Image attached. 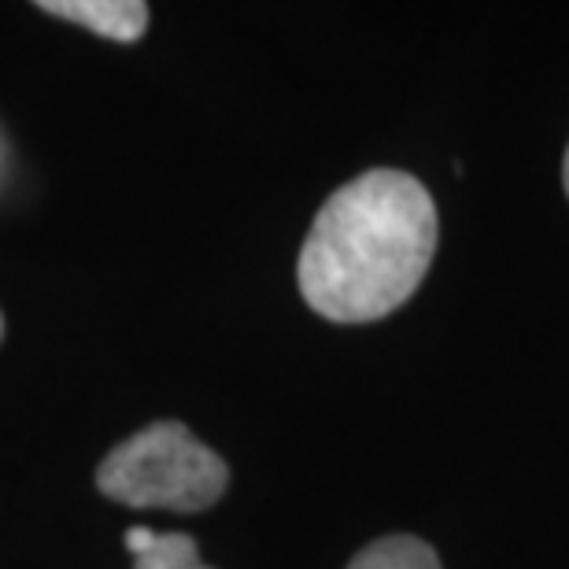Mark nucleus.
<instances>
[{
  "label": "nucleus",
  "mask_w": 569,
  "mask_h": 569,
  "mask_svg": "<svg viewBox=\"0 0 569 569\" xmlns=\"http://www.w3.org/2000/svg\"><path fill=\"white\" fill-rule=\"evenodd\" d=\"M0 337H4V318H0Z\"/></svg>",
  "instance_id": "nucleus-7"
},
{
  "label": "nucleus",
  "mask_w": 569,
  "mask_h": 569,
  "mask_svg": "<svg viewBox=\"0 0 569 569\" xmlns=\"http://www.w3.org/2000/svg\"><path fill=\"white\" fill-rule=\"evenodd\" d=\"M38 8L122 44L138 41L148 30V4L141 0H41Z\"/></svg>",
  "instance_id": "nucleus-3"
},
{
  "label": "nucleus",
  "mask_w": 569,
  "mask_h": 569,
  "mask_svg": "<svg viewBox=\"0 0 569 569\" xmlns=\"http://www.w3.org/2000/svg\"><path fill=\"white\" fill-rule=\"evenodd\" d=\"M133 569H211L200 562L197 540L189 532H156L152 543L133 555Z\"/></svg>",
  "instance_id": "nucleus-5"
},
{
  "label": "nucleus",
  "mask_w": 569,
  "mask_h": 569,
  "mask_svg": "<svg viewBox=\"0 0 569 569\" xmlns=\"http://www.w3.org/2000/svg\"><path fill=\"white\" fill-rule=\"evenodd\" d=\"M230 481L226 462L181 422L144 426L100 462L97 488L122 507L208 510Z\"/></svg>",
  "instance_id": "nucleus-2"
},
{
  "label": "nucleus",
  "mask_w": 569,
  "mask_h": 569,
  "mask_svg": "<svg viewBox=\"0 0 569 569\" xmlns=\"http://www.w3.org/2000/svg\"><path fill=\"white\" fill-rule=\"evenodd\" d=\"M437 252V203L407 170H367L340 186L303 241V300L329 322H378L422 284Z\"/></svg>",
  "instance_id": "nucleus-1"
},
{
  "label": "nucleus",
  "mask_w": 569,
  "mask_h": 569,
  "mask_svg": "<svg viewBox=\"0 0 569 569\" xmlns=\"http://www.w3.org/2000/svg\"><path fill=\"white\" fill-rule=\"evenodd\" d=\"M562 181H566V192H569V148H566V167H562Z\"/></svg>",
  "instance_id": "nucleus-6"
},
{
  "label": "nucleus",
  "mask_w": 569,
  "mask_h": 569,
  "mask_svg": "<svg viewBox=\"0 0 569 569\" xmlns=\"http://www.w3.org/2000/svg\"><path fill=\"white\" fill-rule=\"evenodd\" d=\"M348 569H443L437 551L415 537H385L362 548Z\"/></svg>",
  "instance_id": "nucleus-4"
}]
</instances>
